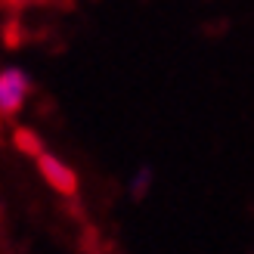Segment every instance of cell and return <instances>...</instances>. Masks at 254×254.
Masks as SVG:
<instances>
[{
  "label": "cell",
  "instance_id": "6da1fadb",
  "mask_svg": "<svg viewBox=\"0 0 254 254\" xmlns=\"http://www.w3.org/2000/svg\"><path fill=\"white\" fill-rule=\"evenodd\" d=\"M28 93H31V78L25 68L9 65L0 71V118L6 121L12 115H19Z\"/></svg>",
  "mask_w": 254,
  "mask_h": 254
},
{
  "label": "cell",
  "instance_id": "7a4b0ae2",
  "mask_svg": "<svg viewBox=\"0 0 254 254\" xmlns=\"http://www.w3.org/2000/svg\"><path fill=\"white\" fill-rule=\"evenodd\" d=\"M34 161H37V171H41V177L47 180L50 189H56L59 195H68V198L78 192V174H74L62 158H56L53 152H41Z\"/></svg>",
  "mask_w": 254,
  "mask_h": 254
},
{
  "label": "cell",
  "instance_id": "3957f363",
  "mask_svg": "<svg viewBox=\"0 0 254 254\" xmlns=\"http://www.w3.org/2000/svg\"><path fill=\"white\" fill-rule=\"evenodd\" d=\"M12 143H16V149L22 152V155H28V158H37L41 152H47L44 139L37 136L34 130H28V127H19V130L12 133Z\"/></svg>",
  "mask_w": 254,
  "mask_h": 254
},
{
  "label": "cell",
  "instance_id": "277c9868",
  "mask_svg": "<svg viewBox=\"0 0 254 254\" xmlns=\"http://www.w3.org/2000/svg\"><path fill=\"white\" fill-rule=\"evenodd\" d=\"M152 180H155V177H152V168H139V171L130 177V195H133V198H146Z\"/></svg>",
  "mask_w": 254,
  "mask_h": 254
},
{
  "label": "cell",
  "instance_id": "5b68a950",
  "mask_svg": "<svg viewBox=\"0 0 254 254\" xmlns=\"http://www.w3.org/2000/svg\"><path fill=\"white\" fill-rule=\"evenodd\" d=\"M6 3H9V6H22V3H31V0H3V6H6Z\"/></svg>",
  "mask_w": 254,
  "mask_h": 254
}]
</instances>
